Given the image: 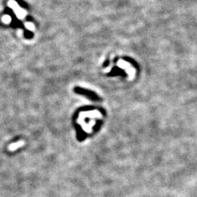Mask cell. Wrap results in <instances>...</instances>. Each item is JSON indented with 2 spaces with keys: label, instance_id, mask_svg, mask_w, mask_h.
I'll list each match as a JSON object with an SVG mask.
<instances>
[{
  "label": "cell",
  "instance_id": "1",
  "mask_svg": "<svg viewBox=\"0 0 197 197\" xmlns=\"http://www.w3.org/2000/svg\"><path fill=\"white\" fill-rule=\"evenodd\" d=\"M74 91L76 93H79V94H82V95H85L87 97H88L90 99L93 100V101H99V98L96 95V93H93V92L90 91V90H87L83 89V88H74Z\"/></svg>",
  "mask_w": 197,
  "mask_h": 197
}]
</instances>
